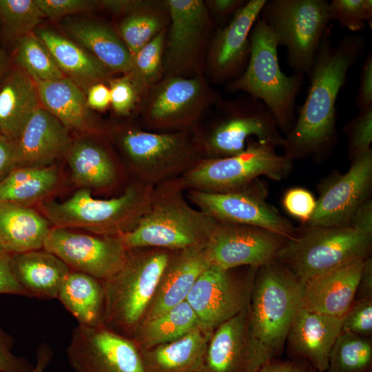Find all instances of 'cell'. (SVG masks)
<instances>
[{"mask_svg": "<svg viewBox=\"0 0 372 372\" xmlns=\"http://www.w3.org/2000/svg\"><path fill=\"white\" fill-rule=\"evenodd\" d=\"M366 40L361 34L346 35L333 43L328 28L308 74L309 85L291 131L284 137V155L292 160L312 156L320 161L338 141L336 100L349 69L361 57Z\"/></svg>", "mask_w": 372, "mask_h": 372, "instance_id": "6da1fadb", "label": "cell"}, {"mask_svg": "<svg viewBox=\"0 0 372 372\" xmlns=\"http://www.w3.org/2000/svg\"><path fill=\"white\" fill-rule=\"evenodd\" d=\"M248 302V342L255 372L276 359L300 306L302 282L274 260L256 269Z\"/></svg>", "mask_w": 372, "mask_h": 372, "instance_id": "7a4b0ae2", "label": "cell"}, {"mask_svg": "<svg viewBox=\"0 0 372 372\" xmlns=\"http://www.w3.org/2000/svg\"><path fill=\"white\" fill-rule=\"evenodd\" d=\"M216 222L189 203L176 178L154 187L146 213L133 229L119 236L127 249L180 250L206 246Z\"/></svg>", "mask_w": 372, "mask_h": 372, "instance_id": "3957f363", "label": "cell"}, {"mask_svg": "<svg viewBox=\"0 0 372 372\" xmlns=\"http://www.w3.org/2000/svg\"><path fill=\"white\" fill-rule=\"evenodd\" d=\"M194 130L156 132L123 125L113 127L110 136L132 181L154 187L178 178L203 158Z\"/></svg>", "mask_w": 372, "mask_h": 372, "instance_id": "277c9868", "label": "cell"}, {"mask_svg": "<svg viewBox=\"0 0 372 372\" xmlns=\"http://www.w3.org/2000/svg\"><path fill=\"white\" fill-rule=\"evenodd\" d=\"M249 41L247 65L240 76L227 83V90L242 92L263 103L286 136L296 123V97L305 76L300 73L287 76L282 72L276 37L260 17L251 30Z\"/></svg>", "mask_w": 372, "mask_h": 372, "instance_id": "5b68a950", "label": "cell"}, {"mask_svg": "<svg viewBox=\"0 0 372 372\" xmlns=\"http://www.w3.org/2000/svg\"><path fill=\"white\" fill-rule=\"evenodd\" d=\"M154 187L131 181L118 196L94 198L89 189L81 188L68 199L43 205L55 227L83 228L102 236H119L133 229L147 211Z\"/></svg>", "mask_w": 372, "mask_h": 372, "instance_id": "8992f818", "label": "cell"}, {"mask_svg": "<svg viewBox=\"0 0 372 372\" xmlns=\"http://www.w3.org/2000/svg\"><path fill=\"white\" fill-rule=\"evenodd\" d=\"M372 231L353 223L303 227L288 240L276 259L306 282L345 263L369 257Z\"/></svg>", "mask_w": 372, "mask_h": 372, "instance_id": "52a82bcc", "label": "cell"}, {"mask_svg": "<svg viewBox=\"0 0 372 372\" xmlns=\"http://www.w3.org/2000/svg\"><path fill=\"white\" fill-rule=\"evenodd\" d=\"M272 144L250 138L240 153L224 158H202L177 178L185 192L224 193L245 188L260 176L273 180L287 178L293 161L280 155Z\"/></svg>", "mask_w": 372, "mask_h": 372, "instance_id": "ba28073f", "label": "cell"}, {"mask_svg": "<svg viewBox=\"0 0 372 372\" xmlns=\"http://www.w3.org/2000/svg\"><path fill=\"white\" fill-rule=\"evenodd\" d=\"M172 251L156 247L128 249L121 269L103 281V326L114 324L129 331L136 325L154 298Z\"/></svg>", "mask_w": 372, "mask_h": 372, "instance_id": "9c48e42d", "label": "cell"}, {"mask_svg": "<svg viewBox=\"0 0 372 372\" xmlns=\"http://www.w3.org/2000/svg\"><path fill=\"white\" fill-rule=\"evenodd\" d=\"M218 116L204 130L194 134L203 158H224L242 152L250 138L282 146L284 136L275 117L261 101L247 94L215 105Z\"/></svg>", "mask_w": 372, "mask_h": 372, "instance_id": "30bf717a", "label": "cell"}, {"mask_svg": "<svg viewBox=\"0 0 372 372\" xmlns=\"http://www.w3.org/2000/svg\"><path fill=\"white\" fill-rule=\"evenodd\" d=\"M220 100L205 76H165L141 102L143 124L151 132L191 131Z\"/></svg>", "mask_w": 372, "mask_h": 372, "instance_id": "8fae6325", "label": "cell"}, {"mask_svg": "<svg viewBox=\"0 0 372 372\" xmlns=\"http://www.w3.org/2000/svg\"><path fill=\"white\" fill-rule=\"evenodd\" d=\"M327 0H267L260 17L286 48L294 73L308 75L330 21Z\"/></svg>", "mask_w": 372, "mask_h": 372, "instance_id": "7c38bea8", "label": "cell"}, {"mask_svg": "<svg viewBox=\"0 0 372 372\" xmlns=\"http://www.w3.org/2000/svg\"><path fill=\"white\" fill-rule=\"evenodd\" d=\"M169 15L163 53L165 76H205L215 23L202 0H164Z\"/></svg>", "mask_w": 372, "mask_h": 372, "instance_id": "4fadbf2b", "label": "cell"}, {"mask_svg": "<svg viewBox=\"0 0 372 372\" xmlns=\"http://www.w3.org/2000/svg\"><path fill=\"white\" fill-rule=\"evenodd\" d=\"M267 190L256 180L249 186L232 192L209 193L185 192V197L195 207L219 221L265 229L288 240L295 238L298 229L267 202Z\"/></svg>", "mask_w": 372, "mask_h": 372, "instance_id": "5bb4252c", "label": "cell"}, {"mask_svg": "<svg viewBox=\"0 0 372 372\" xmlns=\"http://www.w3.org/2000/svg\"><path fill=\"white\" fill-rule=\"evenodd\" d=\"M43 249L56 256L72 270L102 281L121 269L128 251L119 236L90 235L59 227L50 229Z\"/></svg>", "mask_w": 372, "mask_h": 372, "instance_id": "9a60e30c", "label": "cell"}, {"mask_svg": "<svg viewBox=\"0 0 372 372\" xmlns=\"http://www.w3.org/2000/svg\"><path fill=\"white\" fill-rule=\"evenodd\" d=\"M67 355L74 372H146L134 343L103 325L79 324Z\"/></svg>", "mask_w": 372, "mask_h": 372, "instance_id": "2e32d148", "label": "cell"}, {"mask_svg": "<svg viewBox=\"0 0 372 372\" xmlns=\"http://www.w3.org/2000/svg\"><path fill=\"white\" fill-rule=\"evenodd\" d=\"M372 151L351 161L344 174H332L318 185L315 210L304 227L349 224L360 207L371 199Z\"/></svg>", "mask_w": 372, "mask_h": 372, "instance_id": "e0dca14e", "label": "cell"}, {"mask_svg": "<svg viewBox=\"0 0 372 372\" xmlns=\"http://www.w3.org/2000/svg\"><path fill=\"white\" fill-rule=\"evenodd\" d=\"M287 240L263 228L217 220L205 249L211 263L223 269L259 268L274 260Z\"/></svg>", "mask_w": 372, "mask_h": 372, "instance_id": "ac0fdd59", "label": "cell"}, {"mask_svg": "<svg viewBox=\"0 0 372 372\" xmlns=\"http://www.w3.org/2000/svg\"><path fill=\"white\" fill-rule=\"evenodd\" d=\"M266 1H247L227 25L215 30L205 65V74L211 82L227 83L245 71L250 53L249 34Z\"/></svg>", "mask_w": 372, "mask_h": 372, "instance_id": "d6986e66", "label": "cell"}, {"mask_svg": "<svg viewBox=\"0 0 372 372\" xmlns=\"http://www.w3.org/2000/svg\"><path fill=\"white\" fill-rule=\"evenodd\" d=\"M230 271L211 264L197 278L186 298L205 329L217 327L248 304L247 288Z\"/></svg>", "mask_w": 372, "mask_h": 372, "instance_id": "ffe728a7", "label": "cell"}, {"mask_svg": "<svg viewBox=\"0 0 372 372\" xmlns=\"http://www.w3.org/2000/svg\"><path fill=\"white\" fill-rule=\"evenodd\" d=\"M71 144L69 130L41 105L14 142V168L52 165Z\"/></svg>", "mask_w": 372, "mask_h": 372, "instance_id": "44dd1931", "label": "cell"}, {"mask_svg": "<svg viewBox=\"0 0 372 372\" xmlns=\"http://www.w3.org/2000/svg\"><path fill=\"white\" fill-rule=\"evenodd\" d=\"M366 258L351 261L302 282L300 308L344 317L355 299Z\"/></svg>", "mask_w": 372, "mask_h": 372, "instance_id": "7402d4cb", "label": "cell"}, {"mask_svg": "<svg viewBox=\"0 0 372 372\" xmlns=\"http://www.w3.org/2000/svg\"><path fill=\"white\" fill-rule=\"evenodd\" d=\"M343 317L299 308L286 344L290 351L318 372H327L332 347L342 330Z\"/></svg>", "mask_w": 372, "mask_h": 372, "instance_id": "603a6c76", "label": "cell"}, {"mask_svg": "<svg viewBox=\"0 0 372 372\" xmlns=\"http://www.w3.org/2000/svg\"><path fill=\"white\" fill-rule=\"evenodd\" d=\"M211 264L205 246L173 251L145 321L162 315L185 300L197 278Z\"/></svg>", "mask_w": 372, "mask_h": 372, "instance_id": "cb8c5ba5", "label": "cell"}, {"mask_svg": "<svg viewBox=\"0 0 372 372\" xmlns=\"http://www.w3.org/2000/svg\"><path fill=\"white\" fill-rule=\"evenodd\" d=\"M34 81L41 105L68 130L102 134L104 128L86 102L85 92L71 79Z\"/></svg>", "mask_w": 372, "mask_h": 372, "instance_id": "d4e9b609", "label": "cell"}, {"mask_svg": "<svg viewBox=\"0 0 372 372\" xmlns=\"http://www.w3.org/2000/svg\"><path fill=\"white\" fill-rule=\"evenodd\" d=\"M248 304L217 327L209 344L204 372H255L248 342Z\"/></svg>", "mask_w": 372, "mask_h": 372, "instance_id": "484cf974", "label": "cell"}, {"mask_svg": "<svg viewBox=\"0 0 372 372\" xmlns=\"http://www.w3.org/2000/svg\"><path fill=\"white\" fill-rule=\"evenodd\" d=\"M62 27L69 39L113 73L127 74L132 54L112 26L96 20L69 18L62 23Z\"/></svg>", "mask_w": 372, "mask_h": 372, "instance_id": "4316f807", "label": "cell"}, {"mask_svg": "<svg viewBox=\"0 0 372 372\" xmlns=\"http://www.w3.org/2000/svg\"><path fill=\"white\" fill-rule=\"evenodd\" d=\"M64 75L85 93L94 84L107 82L114 74L91 53L70 39L49 29L34 32Z\"/></svg>", "mask_w": 372, "mask_h": 372, "instance_id": "83f0119b", "label": "cell"}, {"mask_svg": "<svg viewBox=\"0 0 372 372\" xmlns=\"http://www.w3.org/2000/svg\"><path fill=\"white\" fill-rule=\"evenodd\" d=\"M36 83L24 70H10L0 85V134L15 142L41 106Z\"/></svg>", "mask_w": 372, "mask_h": 372, "instance_id": "f1b7e54d", "label": "cell"}, {"mask_svg": "<svg viewBox=\"0 0 372 372\" xmlns=\"http://www.w3.org/2000/svg\"><path fill=\"white\" fill-rule=\"evenodd\" d=\"M67 160L74 181L82 188L110 190L121 181V169L110 151L90 140L72 143Z\"/></svg>", "mask_w": 372, "mask_h": 372, "instance_id": "f546056e", "label": "cell"}, {"mask_svg": "<svg viewBox=\"0 0 372 372\" xmlns=\"http://www.w3.org/2000/svg\"><path fill=\"white\" fill-rule=\"evenodd\" d=\"M11 263L17 280L32 298H56L72 270L44 249L12 254Z\"/></svg>", "mask_w": 372, "mask_h": 372, "instance_id": "4dcf8cb0", "label": "cell"}, {"mask_svg": "<svg viewBox=\"0 0 372 372\" xmlns=\"http://www.w3.org/2000/svg\"><path fill=\"white\" fill-rule=\"evenodd\" d=\"M50 221L21 204L0 203V236L7 252L14 254L43 249Z\"/></svg>", "mask_w": 372, "mask_h": 372, "instance_id": "1f68e13d", "label": "cell"}, {"mask_svg": "<svg viewBox=\"0 0 372 372\" xmlns=\"http://www.w3.org/2000/svg\"><path fill=\"white\" fill-rule=\"evenodd\" d=\"M56 298L76 318L79 324L91 327L103 325L105 295L102 280L71 270Z\"/></svg>", "mask_w": 372, "mask_h": 372, "instance_id": "d6a6232c", "label": "cell"}, {"mask_svg": "<svg viewBox=\"0 0 372 372\" xmlns=\"http://www.w3.org/2000/svg\"><path fill=\"white\" fill-rule=\"evenodd\" d=\"M116 31L132 56L167 28L169 15L164 1L138 0L128 12L121 15Z\"/></svg>", "mask_w": 372, "mask_h": 372, "instance_id": "836d02e7", "label": "cell"}, {"mask_svg": "<svg viewBox=\"0 0 372 372\" xmlns=\"http://www.w3.org/2000/svg\"><path fill=\"white\" fill-rule=\"evenodd\" d=\"M58 181V169L53 165L14 168L0 181V203L27 205L47 196Z\"/></svg>", "mask_w": 372, "mask_h": 372, "instance_id": "e575fe53", "label": "cell"}, {"mask_svg": "<svg viewBox=\"0 0 372 372\" xmlns=\"http://www.w3.org/2000/svg\"><path fill=\"white\" fill-rule=\"evenodd\" d=\"M205 340L198 329L174 341L158 345L151 356L159 372H187L198 366Z\"/></svg>", "mask_w": 372, "mask_h": 372, "instance_id": "d590c367", "label": "cell"}, {"mask_svg": "<svg viewBox=\"0 0 372 372\" xmlns=\"http://www.w3.org/2000/svg\"><path fill=\"white\" fill-rule=\"evenodd\" d=\"M200 325L186 300L152 320L145 321L141 338L146 345L165 344L178 339Z\"/></svg>", "mask_w": 372, "mask_h": 372, "instance_id": "8d00e7d4", "label": "cell"}, {"mask_svg": "<svg viewBox=\"0 0 372 372\" xmlns=\"http://www.w3.org/2000/svg\"><path fill=\"white\" fill-rule=\"evenodd\" d=\"M167 29L142 47L132 56L126 75L134 87L141 102L148 92L164 77L163 53Z\"/></svg>", "mask_w": 372, "mask_h": 372, "instance_id": "74e56055", "label": "cell"}, {"mask_svg": "<svg viewBox=\"0 0 372 372\" xmlns=\"http://www.w3.org/2000/svg\"><path fill=\"white\" fill-rule=\"evenodd\" d=\"M371 365L369 337L342 331L331 350L327 372H371Z\"/></svg>", "mask_w": 372, "mask_h": 372, "instance_id": "f35d334b", "label": "cell"}, {"mask_svg": "<svg viewBox=\"0 0 372 372\" xmlns=\"http://www.w3.org/2000/svg\"><path fill=\"white\" fill-rule=\"evenodd\" d=\"M14 59L17 67L32 79L50 81L65 76L34 32L18 39Z\"/></svg>", "mask_w": 372, "mask_h": 372, "instance_id": "ab89813d", "label": "cell"}, {"mask_svg": "<svg viewBox=\"0 0 372 372\" xmlns=\"http://www.w3.org/2000/svg\"><path fill=\"white\" fill-rule=\"evenodd\" d=\"M43 18L35 0H0V23L8 37L19 39L32 32Z\"/></svg>", "mask_w": 372, "mask_h": 372, "instance_id": "60d3db41", "label": "cell"}, {"mask_svg": "<svg viewBox=\"0 0 372 372\" xmlns=\"http://www.w3.org/2000/svg\"><path fill=\"white\" fill-rule=\"evenodd\" d=\"M329 17L352 32L361 31L372 23L371 0H333L329 1Z\"/></svg>", "mask_w": 372, "mask_h": 372, "instance_id": "b9f144b4", "label": "cell"}, {"mask_svg": "<svg viewBox=\"0 0 372 372\" xmlns=\"http://www.w3.org/2000/svg\"><path fill=\"white\" fill-rule=\"evenodd\" d=\"M348 141V158L353 160L372 151V107L359 111L343 127Z\"/></svg>", "mask_w": 372, "mask_h": 372, "instance_id": "7bdbcfd3", "label": "cell"}, {"mask_svg": "<svg viewBox=\"0 0 372 372\" xmlns=\"http://www.w3.org/2000/svg\"><path fill=\"white\" fill-rule=\"evenodd\" d=\"M107 83L110 92V105L116 114L128 116L141 103L140 97L126 75L112 77Z\"/></svg>", "mask_w": 372, "mask_h": 372, "instance_id": "ee69618b", "label": "cell"}, {"mask_svg": "<svg viewBox=\"0 0 372 372\" xmlns=\"http://www.w3.org/2000/svg\"><path fill=\"white\" fill-rule=\"evenodd\" d=\"M342 331L370 337L372 334V298H358L343 317Z\"/></svg>", "mask_w": 372, "mask_h": 372, "instance_id": "f6af8a7d", "label": "cell"}, {"mask_svg": "<svg viewBox=\"0 0 372 372\" xmlns=\"http://www.w3.org/2000/svg\"><path fill=\"white\" fill-rule=\"evenodd\" d=\"M282 205L289 214L305 224L315 210L316 200L309 190L293 187L285 192Z\"/></svg>", "mask_w": 372, "mask_h": 372, "instance_id": "bcb514c9", "label": "cell"}, {"mask_svg": "<svg viewBox=\"0 0 372 372\" xmlns=\"http://www.w3.org/2000/svg\"><path fill=\"white\" fill-rule=\"evenodd\" d=\"M45 17L61 18L92 11L99 8V1L92 0H35Z\"/></svg>", "mask_w": 372, "mask_h": 372, "instance_id": "7dc6e473", "label": "cell"}, {"mask_svg": "<svg viewBox=\"0 0 372 372\" xmlns=\"http://www.w3.org/2000/svg\"><path fill=\"white\" fill-rule=\"evenodd\" d=\"M13 340L0 327V372H31L34 366L12 352Z\"/></svg>", "mask_w": 372, "mask_h": 372, "instance_id": "c3c4849f", "label": "cell"}, {"mask_svg": "<svg viewBox=\"0 0 372 372\" xmlns=\"http://www.w3.org/2000/svg\"><path fill=\"white\" fill-rule=\"evenodd\" d=\"M12 254H0V294H11L32 298L17 280L12 267Z\"/></svg>", "mask_w": 372, "mask_h": 372, "instance_id": "681fc988", "label": "cell"}, {"mask_svg": "<svg viewBox=\"0 0 372 372\" xmlns=\"http://www.w3.org/2000/svg\"><path fill=\"white\" fill-rule=\"evenodd\" d=\"M355 104L358 110L372 107V52L365 56L359 79Z\"/></svg>", "mask_w": 372, "mask_h": 372, "instance_id": "f907efd6", "label": "cell"}, {"mask_svg": "<svg viewBox=\"0 0 372 372\" xmlns=\"http://www.w3.org/2000/svg\"><path fill=\"white\" fill-rule=\"evenodd\" d=\"M205 3L215 23H224L242 6L245 0H208Z\"/></svg>", "mask_w": 372, "mask_h": 372, "instance_id": "816d5d0a", "label": "cell"}, {"mask_svg": "<svg viewBox=\"0 0 372 372\" xmlns=\"http://www.w3.org/2000/svg\"><path fill=\"white\" fill-rule=\"evenodd\" d=\"M86 102L92 110L103 111L110 105V92L105 83H97L86 92Z\"/></svg>", "mask_w": 372, "mask_h": 372, "instance_id": "f5cc1de1", "label": "cell"}, {"mask_svg": "<svg viewBox=\"0 0 372 372\" xmlns=\"http://www.w3.org/2000/svg\"><path fill=\"white\" fill-rule=\"evenodd\" d=\"M257 372H318L306 364L273 359L262 365Z\"/></svg>", "mask_w": 372, "mask_h": 372, "instance_id": "db71d44e", "label": "cell"}, {"mask_svg": "<svg viewBox=\"0 0 372 372\" xmlns=\"http://www.w3.org/2000/svg\"><path fill=\"white\" fill-rule=\"evenodd\" d=\"M14 142L0 134V178L14 169Z\"/></svg>", "mask_w": 372, "mask_h": 372, "instance_id": "11a10c76", "label": "cell"}, {"mask_svg": "<svg viewBox=\"0 0 372 372\" xmlns=\"http://www.w3.org/2000/svg\"><path fill=\"white\" fill-rule=\"evenodd\" d=\"M358 298H372V258L370 256L365 260L362 269L355 297Z\"/></svg>", "mask_w": 372, "mask_h": 372, "instance_id": "9f6ffc18", "label": "cell"}, {"mask_svg": "<svg viewBox=\"0 0 372 372\" xmlns=\"http://www.w3.org/2000/svg\"><path fill=\"white\" fill-rule=\"evenodd\" d=\"M52 351L46 344H42L37 350V364L31 372H44L52 358Z\"/></svg>", "mask_w": 372, "mask_h": 372, "instance_id": "6f0895ef", "label": "cell"}, {"mask_svg": "<svg viewBox=\"0 0 372 372\" xmlns=\"http://www.w3.org/2000/svg\"><path fill=\"white\" fill-rule=\"evenodd\" d=\"M6 59L5 54L0 47V76L5 68Z\"/></svg>", "mask_w": 372, "mask_h": 372, "instance_id": "680465c9", "label": "cell"}, {"mask_svg": "<svg viewBox=\"0 0 372 372\" xmlns=\"http://www.w3.org/2000/svg\"><path fill=\"white\" fill-rule=\"evenodd\" d=\"M4 252H7V251H6L5 247H4L3 241H2L1 238L0 236V254L1 253H4Z\"/></svg>", "mask_w": 372, "mask_h": 372, "instance_id": "91938a15", "label": "cell"}]
</instances>
